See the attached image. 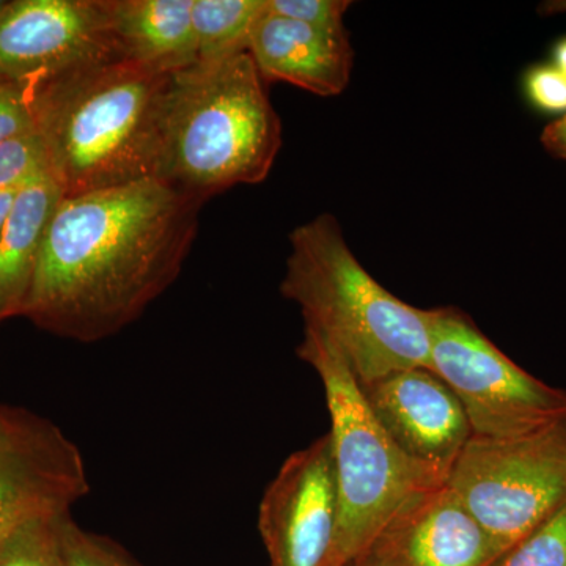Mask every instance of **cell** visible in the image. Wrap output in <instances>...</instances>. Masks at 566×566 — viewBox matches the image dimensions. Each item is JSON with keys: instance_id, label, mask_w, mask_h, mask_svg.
I'll list each match as a JSON object with an SVG mask.
<instances>
[{"instance_id": "1", "label": "cell", "mask_w": 566, "mask_h": 566, "mask_svg": "<svg viewBox=\"0 0 566 566\" xmlns=\"http://www.w3.org/2000/svg\"><path fill=\"white\" fill-rule=\"evenodd\" d=\"M202 207L158 178L62 197L22 316L82 344L120 333L177 281Z\"/></svg>"}, {"instance_id": "2", "label": "cell", "mask_w": 566, "mask_h": 566, "mask_svg": "<svg viewBox=\"0 0 566 566\" xmlns=\"http://www.w3.org/2000/svg\"><path fill=\"white\" fill-rule=\"evenodd\" d=\"M169 80L137 63L112 61L32 92L48 175L63 197L156 178Z\"/></svg>"}, {"instance_id": "3", "label": "cell", "mask_w": 566, "mask_h": 566, "mask_svg": "<svg viewBox=\"0 0 566 566\" xmlns=\"http://www.w3.org/2000/svg\"><path fill=\"white\" fill-rule=\"evenodd\" d=\"M281 147V118L249 51L170 74L159 181L205 203L233 186L266 180Z\"/></svg>"}, {"instance_id": "4", "label": "cell", "mask_w": 566, "mask_h": 566, "mask_svg": "<svg viewBox=\"0 0 566 566\" xmlns=\"http://www.w3.org/2000/svg\"><path fill=\"white\" fill-rule=\"evenodd\" d=\"M290 244L281 292L300 305L305 326L344 354L360 386L430 368L427 311L398 300L365 271L334 216L297 227Z\"/></svg>"}, {"instance_id": "5", "label": "cell", "mask_w": 566, "mask_h": 566, "mask_svg": "<svg viewBox=\"0 0 566 566\" xmlns=\"http://www.w3.org/2000/svg\"><path fill=\"white\" fill-rule=\"evenodd\" d=\"M297 354L318 374L326 394L342 505L335 566H346L409 497L444 482L397 449L329 338L305 326Z\"/></svg>"}, {"instance_id": "6", "label": "cell", "mask_w": 566, "mask_h": 566, "mask_svg": "<svg viewBox=\"0 0 566 566\" xmlns=\"http://www.w3.org/2000/svg\"><path fill=\"white\" fill-rule=\"evenodd\" d=\"M446 485L505 554L566 506V415L512 438L472 436Z\"/></svg>"}, {"instance_id": "7", "label": "cell", "mask_w": 566, "mask_h": 566, "mask_svg": "<svg viewBox=\"0 0 566 566\" xmlns=\"http://www.w3.org/2000/svg\"><path fill=\"white\" fill-rule=\"evenodd\" d=\"M427 314L430 370L457 395L476 438H512L566 415V390L513 363L463 312Z\"/></svg>"}, {"instance_id": "8", "label": "cell", "mask_w": 566, "mask_h": 566, "mask_svg": "<svg viewBox=\"0 0 566 566\" xmlns=\"http://www.w3.org/2000/svg\"><path fill=\"white\" fill-rule=\"evenodd\" d=\"M122 61L109 0H13L0 11V81L32 95L88 66Z\"/></svg>"}, {"instance_id": "9", "label": "cell", "mask_w": 566, "mask_h": 566, "mask_svg": "<svg viewBox=\"0 0 566 566\" xmlns=\"http://www.w3.org/2000/svg\"><path fill=\"white\" fill-rule=\"evenodd\" d=\"M88 490L84 458L62 428L0 405V546L31 521L66 515Z\"/></svg>"}, {"instance_id": "10", "label": "cell", "mask_w": 566, "mask_h": 566, "mask_svg": "<svg viewBox=\"0 0 566 566\" xmlns=\"http://www.w3.org/2000/svg\"><path fill=\"white\" fill-rule=\"evenodd\" d=\"M342 505L329 433L297 450L264 491L259 531L271 566H335Z\"/></svg>"}, {"instance_id": "11", "label": "cell", "mask_w": 566, "mask_h": 566, "mask_svg": "<svg viewBox=\"0 0 566 566\" xmlns=\"http://www.w3.org/2000/svg\"><path fill=\"white\" fill-rule=\"evenodd\" d=\"M360 389L397 449L446 483L474 436L453 390L430 368L397 371Z\"/></svg>"}, {"instance_id": "12", "label": "cell", "mask_w": 566, "mask_h": 566, "mask_svg": "<svg viewBox=\"0 0 566 566\" xmlns=\"http://www.w3.org/2000/svg\"><path fill=\"white\" fill-rule=\"evenodd\" d=\"M502 556L444 483L409 497L346 566H494Z\"/></svg>"}, {"instance_id": "13", "label": "cell", "mask_w": 566, "mask_h": 566, "mask_svg": "<svg viewBox=\"0 0 566 566\" xmlns=\"http://www.w3.org/2000/svg\"><path fill=\"white\" fill-rule=\"evenodd\" d=\"M248 51L264 82H286L314 95H340L352 77L354 51L346 29L326 31L263 9Z\"/></svg>"}, {"instance_id": "14", "label": "cell", "mask_w": 566, "mask_h": 566, "mask_svg": "<svg viewBox=\"0 0 566 566\" xmlns=\"http://www.w3.org/2000/svg\"><path fill=\"white\" fill-rule=\"evenodd\" d=\"M193 0H109L122 61L174 74L197 62Z\"/></svg>"}, {"instance_id": "15", "label": "cell", "mask_w": 566, "mask_h": 566, "mask_svg": "<svg viewBox=\"0 0 566 566\" xmlns=\"http://www.w3.org/2000/svg\"><path fill=\"white\" fill-rule=\"evenodd\" d=\"M62 191L50 175L22 186L0 232V323L22 316L44 232Z\"/></svg>"}, {"instance_id": "16", "label": "cell", "mask_w": 566, "mask_h": 566, "mask_svg": "<svg viewBox=\"0 0 566 566\" xmlns=\"http://www.w3.org/2000/svg\"><path fill=\"white\" fill-rule=\"evenodd\" d=\"M264 0H193L192 31L197 62L221 61L249 50Z\"/></svg>"}, {"instance_id": "17", "label": "cell", "mask_w": 566, "mask_h": 566, "mask_svg": "<svg viewBox=\"0 0 566 566\" xmlns=\"http://www.w3.org/2000/svg\"><path fill=\"white\" fill-rule=\"evenodd\" d=\"M63 516L41 517L17 528L0 546V566H70L61 535Z\"/></svg>"}, {"instance_id": "18", "label": "cell", "mask_w": 566, "mask_h": 566, "mask_svg": "<svg viewBox=\"0 0 566 566\" xmlns=\"http://www.w3.org/2000/svg\"><path fill=\"white\" fill-rule=\"evenodd\" d=\"M494 566H566V506L506 551Z\"/></svg>"}, {"instance_id": "19", "label": "cell", "mask_w": 566, "mask_h": 566, "mask_svg": "<svg viewBox=\"0 0 566 566\" xmlns=\"http://www.w3.org/2000/svg\"><path fill=\"white\" fill-rule=\"evenodd\" d=\"M61 535L70 566H142L117 543L77 526L71 515L62 517Z\"/></svg>"}, {"instance_id": "20", "label": "cell", "mask_w": 566, "mask_h": 566, "mask_svg": "<svg viewBox=\"0 0 566 566\" xmlns=\"http://www.w3.org/2000/svg\"><path fill=\"white\" fill-rule=\"evenodd\" d=\"M41 175H48V163L39 134L0 144V192L21 189Z\"/></svg>"}, {"instance_id": "21", "label": "cell", "mask_w": 566, "mask_h": 566, "mask_svg": "<svg viewBox=\"0 0 566 566\" xmlns=\"http://www.w3.org/2000/svg\"><path fill=\"white\" fill-rule=\"evenodd\" d=\"M349 7L348 0H266L264 9L326 31H344V17Z\"/></svg>"}, {"instance_id": "22", "label": "cell", "mask_w": 566, "mask_h": 566, "mask_svg": "<svg viewBox=\"0 0 566 566\" xmlns=\"http://www.w3.org/2000/svg\"><path fill=\"white\" fill-rule=\"evenodd\" d=\"M528 103L547 114H566V76L554 65H535L524 76Z\"/></svg>"}, {"instance_id": "23", "label": "cell", "mask_w": 566, "mask_h": 566, "mask_svg": "<svg viewBox=\"0 0 566 566\" xmlns=\"http://www.w3.org/2000/svg\"><path fill=\"white\" fill-rule=\"evenodd\" d=\"M35 133L31 95L18 85L0 81V144Z\"/></svg>"}, {"instance_id": "24", "label": "cell", "mask_w": 566, "mask_h": 566, "mask_svg": "<svg viewBox=\"0 0 566 566\" xmlns=\"http://www.w3.org/2000/svg\"><path fill=\"white\" fill-rule=\"evenodd\" d=\"M542 144L554 158L566 161V114L543 129Z\"/></svg>"}, {"instance_id": "25", "label": "cell", "mask_w": 566, "mask_h": 566, "mask_svg": "<svg viewBox=\"0 0 566 566\" xmlns=\"http://www.w3.org/2000/svg\"><path fill=\"white\" fill-rule=\"evenodd\" d=\"M18 191H20V189L0 192V232H2L3 226H6L7 218H9Z\"/></svg>"}, {"instance_id": "26", "label": "cell", "mask_w": 566, "mask_h": 566, "mask_svg": "<svg viewBox=\"0 0 566 566\" xmlns=\"http://www.w3.org/2000/svg\"><path fill=\"white\" fill-rule=\"evenodd\" d=\"M553 65L566 76V36L557 41L553 50Z\"/></svg>"}, {"instance_id": "27", "label": "cell", "mask_w": 566, "mask_h": 566, "mask_svg": "<svg viewBox=\"0 0 566 566\" xmlns=\"http://www.w3.org/2000/svg\"><path fill=\"white\" fill-rule=\"evenodd\" d=\"M539 13L543 17H549V14L566 13V0H547L539 6Z\"/></svg>"}, {"instance_id": "28", "label": "cell", "mask_w": 566, "mask_h": 566, "mask_svg": "<svg viewBox=\"0 0 566 566\" xmlns=\"http://www.w3.org/2000/svg\"><path fill=\"white\" fill-rule=\"evenodd\" d=\"M6 6H7V2H2V0H0V11L6 9Z\"/></svg>"}]
</instances>
